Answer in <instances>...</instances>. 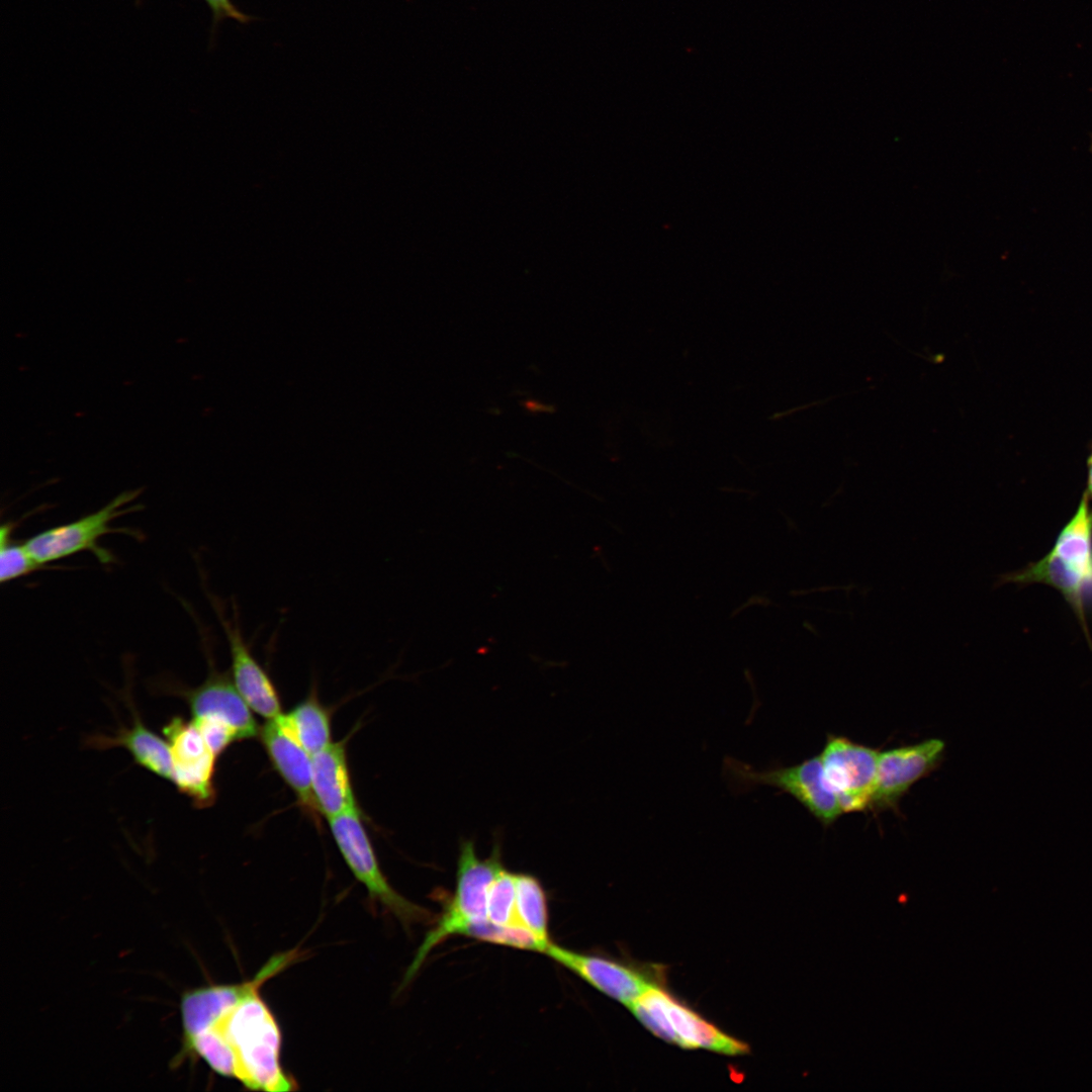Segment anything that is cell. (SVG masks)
Instances as JSON below:
<instances>
[{
    "label": "cell",
    "mask_w": 1092,
    "mask_h": 1092,
    "mask_svg": "<svg viewBox=\"0 0 1092 1092\" xmlns=\"http://www.w3.org/2000/svg\"><path fill=\"white\" fill-rule=\"evenodd\" d=\"M642 1019L653 1035L685 1050L704 1049L725 1056H744L750 1052L746 1042L725 1033L667 989L648 1003Z\"/></svg>",
    "instance_id": "obj_7"
},
{
    "label": "cell",
    "mask_w": 1092,
    "mask_h": 1092,
    "mask_svg": "<svg viewBox=\"0 0 1092 1092\" xmlns=\"http://www.w3.org/2000/svg\"><path fill=\"white\" fill-rule=\"evenodd\" d=\"M516 912L521 925L544 942L548 934V909L545 891L540 881L530 874H515Z\"/></svg>",
    "instance_id": "obj_18"
},
{
    "label": "cell",
    "mask_w": 1092,
    "mask_h": 1092,
    "mask_svg": "<svg viewBox=\"0 0 1092 1092\" xmlns=\"http://www.w3.org/2000/svg\"><path fill=\"white\" fill-rule=\"evenodd\" d=\"M279 718L310 755L332 743L331 713L318 700L314 686L304 700Z\"/></svg>",
    "instance_id": "obj_17"
},
{
    "label": "cell",
    "mask_w": 1092,
    "mask_h": 1092,
    "mask_svg": "<svg viewBox=\"0 0 1092 1092\" xmlns=\"http://www.w3.org/2000/svg\"><path fill=\"white\" fill-rule=\"evenodd\" d=\"M204 654L208 672L205 679L195 688H186L167 681L165 689L187 703L191 718H208L225 723L238 734L240 741L259 736L260 727L250 707L238 692L231 671H220L215 666L212 646L202 630Z\"/></svg>",
    "instance_id": "obj_10"
},
{
    "label": "cell",
    "mask_w": 1092,
    "mask_h": 1092,
    "mask_svg": "<svg viewBox=\"0 0 1092 1092\" xmlns=\"http://www.w3.org/2000/svg\"><path fill=\"white\" fill-rule=\"evenodd\" d=\"M311 787L316 811L328 820L359 810L344 742H332L311 755Z\"/></svg>",
    "instance_id": "obj_14"
},
{
    "label": "cell",
    "mask_w": 1092,
    "mask_h": 1092,
    "mask_svg": "<svg viewBox=\"0 0 1092 1092\" xmlns=\"http://www.w3.org/2000/svg\"><path fill=\"white\" fill-rule=\"evenodd\" d=\"M139 491H125L114 497L96 512L81 517L71 523L42 531L24 542L31 556L40 564L47 565L79 552H91L102 564L116 561L115 556L99 544L108 534H125L139 539L142 534L128 528H114L112 523L118 517L139 509L138 506L126 508Z\"/></svg>",
    "instance_id": "obj_5"
},
{
    "label": "cell",
    "mask_w": 1092,
    "mask_h": 1092,
    "mask_svg": "<svg viewBox=\"0 0 1092 1092\" xmlns=\"http://www.w3.org/2000/svg\"><path fill=\"white\" fill-rule=\"evenodd\" d=\"M1088 491L1092 496V454L1088 460Z\"/></svg>",
    "instance_id": "obj_24"
},
{
    "label": "cell",
    "mask_w": 1092,
    "mask_h": 1092,
    "mask_svg": "<svg viewBox=\"0 0 1092 1092\" xmlns=\"http://www.w3.org/2000/svg\"><path fill=\"white\" fill-rule=\"evenodd\" d=\"M14 525L3 524L0 530V581L5 583L35 570L44 568L29 553L23 543L15 542L12 537Z\"/></svg>",
    "instance_id": "obj_20"
},
{
    "label": "cell",
    "mask_w": 1092,
    "mask_h": 1092,
    "mask_svg": "<svg viewBox=\"0 0 1092 1092\" xmlns=\"http://www.w3.org/2000/svg\"><path fill=\"white\" fill-rule=\"evenodd\" d=\"M203 735L211 750L219 756L236 741H240L237 732L223 722L208 718H191Z\"/></svg>",
    "instance_id": "obj_22"
},
{
    "label": "cell",
    "mask_w": 1092,
    "mask_h": 1092,
    "mask_svg": "<svg viewBox=\"0 0 1092 1092\" xmlns=\"http://www.w3.org/2000/svg\"><path fill=\"white\" fill-rule=\"evenodd\" d=\"M545 954L608 997L627 1007L648 989L665 985L662 965L631 963L578 953L551 943Z\"/></svg>",
    "instance_id": "obj_8"
},
{
    "label": "cell",
    "mask_w": 1092,
    "mask_h": 1092,
    "mask_svg": "<svg viewBox=\"0 0 1092 1092\" xmlns=\"http://www.w3.org/2000/svg\"><path fill=\"white\" fill-rule=\"evenodd\" d=\"M213 12L214 19L219 21L231 18L240 22H247L249 17L238 10L231 0H205Z\"/></svg>",
    "instance_id": "obj_23"
},
{
    "label": "cell",
    "mask_w": 1092,
    "mask_h": 1092,
    "mask_svg": "<svg viewBox=\"0 0 1092 1092\" xmlns=\"http://www.w3.org/2000/svg\"><path fill=\"white\" fill-rule=\"evenodd\" d=\"M723 774L736 792L767 786L790 795L825 827L844 814L826 782L819 755L794 765H775L762 770L728 756L723 761Z\"/></svg>",
    "instance_id": "obj_4"
},
{
    "label": "cell",
    "mask_w": 1092,
    "mask_h": 1092,
    "mask_svg": "<svg viewBox=\"0 0 1092 1092\" xmlns=\"http://www.w3.org/2000/svg\"><path fill=\"white\" fill-rule=\"evenodd\" d=\"M1000 582H1040L1057 588L1084 621L1092 605V510L1087 494L1060 532L1051 551L1027 567L1001 576Z\"/></svg>",
    "instance_id": "obj_2"
},
{
    "label": "cell",
    "mask_w": 1092,
    "mask_h": 1092,
    "mask_svg": "<svg viewBox=\"0 0 1092 1092\" xmlns=\"http://www.w3.org/2000/svg\"><path fill=\"white\" fill-rule=\"evenodd\" d=\"M487 919L497 925H521L516 912L515 874L505 868L498 872L489 887Z\"/></svg>",
    "instance_id": "obj_21"
},
{
    "label": "cell",
    "mask_w": 1092,
    "mask_h": 1092,
    "mask_svg": "<svg viewBox=\"0 0 1092 1092\" xmlns=\"http://www.w3.org/2000/svg\"><path fill=\"white\" fill-rule=\"evenodd\" d=\"M334 840L354 877L365 886L371 900L380 903L403 925L425 921L429 912L399 895L380 869L360 810L329 820Z\"/></svg>",
    "instance_id": "obj_6"
},
{
    "label": "cell",
    "mask_w": 1092,
    "mask_h": 1092,
    "mask_svg": "<svg viewBox=\"0 0 1092 1092\" xmlns=\"http://www.w3.org/2000/svg\"><path fill=\"white\" fill-rule=\"evenodd\" d=\"M880 750L843 735L828 734L819 754L828 786L843 813L870 810Z\"/></svg>",
    "instance_id": "obj_9"
},
{
    "label": "cell",
    "mask_w": 1092,
    "mask_h": 1092,
    "mask_svg": "<svg viewBox=\"0 0 1092 1092\" xmlns=\"http://www.w3.org/2000/svg\"><path fill=\"white\" fill-rule=\"evenodd\" d=\"M162 732L171 752V782L196 807H209L216 796L213 777L218 756L192 720L173 717L163 726Z\"/></svg>",
    "instance_id": "obj_11"
},
{
    "label": "cell",
    "mask_w": 1092,
    "mask_h": 1092,
    "mask_svg": "<svg viewBox=\"0 0 1092 1092\" xmlns=\"http://www.w3.org/2000/svg\"><path fill=\"white\" fill-rule=\"evenodd\" d=\"M96 748L122 747L133 760L152 774L171 782L172 758L166 739L149 729L134 713L130 727L118 729L112 736H94L88 741Z\"/></svg>",
    "instance_id": "obj_16"
},
{
    "label": "cell",
    "mask_w": 1092,
    "mask_h": 1092,
    "mask_svg": "<svg viewBox=\"0 0 1092 1092\" xmlns=\"http://www.w3.org/2000/svg\"><path fill=\"white\" fill-rule=\"evenodd\" d=\"M463 935L521 949L545 953L552 942H544L522 925H497L488 919L469 925Z\"/></svg>",
    "instance_id": "obj_19"
},
{
    "label": "cell",
    "mask_w": 1092,
    "mask_h": 1092,
    "mask_svg": "<svg viewBox=\"0 0 1092 1092\" xmlns=\"http://www.w3.org/2000/svg\"><path fill=\"white\" fill-rule=\"evenodd\" d=\"M944 751L945 742L939 738L880 751L870 810L897 811L909 790L938 768Z\"/></svg>",
    "instance_id": "obj_13"
},
{
    "label": "cell",
    "mask_w": 1092,
    "mask_h": 1092,
    "mask_svg": "<svg viewBox=\"0 0 1092 1092\" xmlns=\"http://www.w3.org/2000/svg\"><path fill=\"white\" fill-rule=\"evenodd\" d=\"M259 738L274 769L307 811H316L311 787V755L299 744L280 718L268 720Z\"/></svg>",
    "instance_id": "obj_15"
},
{
    "label": "cell",
    "mask_w": 1092,
    "mask_h": 1092,
    "mask_svg": "<svg viewBox=\"0 0 1092 1092\" xmlns=\"http://www.w3.org/2000/svg\"><path fill=\"white\" fill-rule=\"evenodd\" d=\"M503 868L498 844L482 859L476 854L472 840L460 842L455 892L435 927L426 934L406 971L404 983L413 979L436 945L451 935H463L471 924L487 920L489 887Z\"/></svg>",
    "instance_id": "obj_3"
},
{
    "label": "cell",
    "mask_w": 1092,
    "mask_h": 1092,
    "mask_svg": "<svg viewBox=\"0 0 1092 1092\" xmlns=\"http://www.w3.org/2000/svg\"><path fill=\"white\" fill-rule=\"evenodd\" d=\"M208 597L228 641L231 675L238 692L250 709L263 718L271 720L280 717L283 713L278 691L268 671L254 655L251 642L245 638L237 605L233 602L232 614L228 615L219 599L210 594Z\"/></svg>",
    "instance_id": "obj_12"
},
{
    "label": "cell",
    "mask_w": 1092,
    "mask_h": 1092,
    "mask_svg": "<svg viewBox=\"0 0 1092 1092\" xmlns=\"http://www.w3.org/2000/svg\"><path fill=\"white\" fill-rule=\"evenodd\" d=\"M280 972L279 963L270 959L250 981L184 993L181 1053L195 1054L220 1076L252 1090H296L297 1083L280 1064L279 1025L259 994Z\"/></svg>",
    "instance_id": "obj_1"
}]
</instances>
